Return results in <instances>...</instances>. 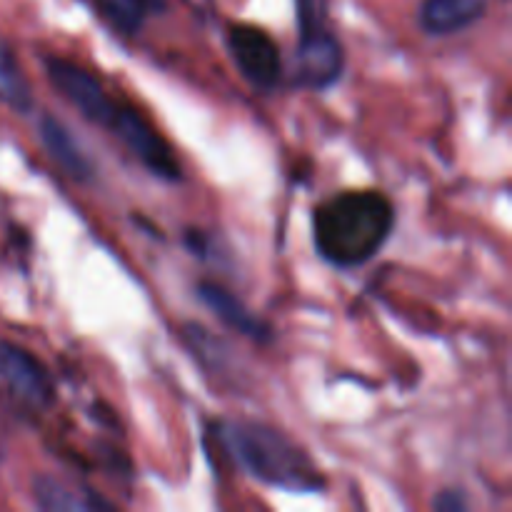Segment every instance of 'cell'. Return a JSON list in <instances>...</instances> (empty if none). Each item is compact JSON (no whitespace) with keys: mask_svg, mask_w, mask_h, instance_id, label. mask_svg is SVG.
<instances>
[{"mask_svg":"<svg viewBox=\"0 0 512 512\" xmlns=\"http://www.w3.org/2000/svg\"><path fill=\"white\" fill-rule=\"evenodd\" d=\"M38 133L45 153L50 155V160H53L68 178L80 180V183L93 178V163H90V158L85 155V150L80 148L78 140L73 138V133H70L58 118L43 115L38 123Z\"/></svg>","mask_w":512,"mask_h":512,"instance_id":"obj_8","label":"cell"},{"mask_svg":"<svg viewBox=\"0 0 512 512\" xmlns=\"http://www.w3.org/2000/svg\"><path fill=\"white\" fill-rule=\"evenodd\" d=\"M230 55L253 88L270 93L283 78V55L278 43L255 25H233L228 35Z\"/></svg>","mask_w":512,"mask_h":512,"instance_id":"obj_5","label":"cell"},{"mask_svg":"<svg viewBox=\"0 0 512 512\" xmlns=\"http://www.w3.org/2000/svg\"><path fill=\"white\" fill-rule=\"evenodd\" d=\"M433 508L440 510V512H453V510L458 512V510L468 508V503H465L463 495H460V493H450V490H445V493H440L438 498H435Z\"/></svg>","mask_w":512,"mask_h":512,"instance_id":"obj_15","label":"cell"},{"mask_svg":"<svg viewBox=\"0 0 512 512\" xmlns=\"http://www.w3.org/2000/svg\"><path fill=\"white\" fill-rule=\"evenodd\" d=\"M488 10V0H423L420 25L428 35H455L478 23Z\"/></svg>","mask_w":512,"mask_h":512,"instance_id":"obj_10","label":"cell"},{"mask_svg":"<svg viewBox=\"0 0 512 512\" xmlns=\"http://www.w3.org/2000/svg\"><path fill=\"white\" fill-rule=\"evenodd\" d=\"M345 68V53L340 40L328 28L300 35L295 80L305 88H328Z\"/></svg>","mask_w":512,"mask_h":512,"instance_id":"obj_7","label":"cell"},{"mask_svg":"<svg viewBox=\"0 0 512 512\" xmlns=\"http://www.w3.org/2000/svg\"><path fill=\"white\" fill-rule=\"evenodd\" d=\"M395 225L393 203L378 190H343L313 213L318 253L338 268L368 263L388 243Z\"/></svg>","mask_w":512,"mask_h":512,"instance_id":"obj_1","label":"cell"},{"mask_svg":"<svg viewBox=\"0 0 512 512\" xmlns=\"http://www.w3.org/2000/svg\"><path fill=\"white\" fill-rule=\"evenodd\" d=\"M198 298L223 320L228 328L238 330L240 335H248L253 340H270V328L263 320L255 318L240 298H235L230 290L220 288L218 283H200Z\"/></svg>","mask_w":512,"mask_h":512,"instance_id":"obj_11","label":"cell"},{"mask_svg":"<svg viewBox=\"0 0 512 512\" xmlns=\"http://www.w3.org/2000/svg\"><path fill=\"white\" fill-rule=\"evenodd\" d=\"M100 15L125 35L143 28L145 18L168 8V0H95Z\"/></svg>","mask_w":512,"mask_h":512,"instance_id":"obj_12","label":"cell"},{"mask_svg":"<svg viewBox=\"0 0 512 512\" xmlns=\"http://www.w3.org/2000/svg\"><path fill=\"white\" fill-rule=\"evenodd\" d=\"M45 75H48V80L53 83V88L58 90V93L63 95L85 120L100 125V128H108L118 103L110 98L108 90H105L103 83L98 80V75L90 73L83 65L65 58L45 60Z\"/></svg>","mask_w":512,"mask_h":512,"instance_id":"obj_3","label":"cell"},{"mask_svg":"<svg viewBox=\"0 0 512 512\" xmlns=\"http://www.w3.org/2000/svg\"><path fill=\"white\" fill-rule=\"evenodd\" d=\"M0 460H3V450H0Z\"/></svg>","mask_w":512,"mask_h":512,"instance_id":"obj_16","label":"cell"},{"mask_svg":"<svg viewBox=\"0 0 512 512\" xmlns=\"http://www.w3.org/2000/svg\"><path fill=\"white\" fill-rule=\"evenodd\" d=\"M33 498L40 510L48 512H100L113 510L108 500L100 498L98 493L80 488V485L63 483L53 475H38L33 480Z\"/></svg>","mask_w":512,"mask_h":512,"instance_id":"obj_9","label":"cell"},{"mask_svg":"<svg viewBox=\"0 0 512 512\" xmlns=\"http://www.w3.org/2000/svg\"><path fill=\"white\" fill-rule=\"evenodd\" d=\"M328 0H298L300 35L328 28Z\"/></svg>","mask_w":512,"mask_h":512,"instance_id":"obj_14","label":"cell"},{"mask_svg":"<svg viewBox=\"0 0 512 512\" xmlns=\"http://www.w3.org/2000/svg\"><path fill=\"white\" fill-rule=\"evenodd\" d=\"M108 130L113 135H118L120 143H123L125 148L150 170V173L158 175V178L163 180H180V165L173 148L165 143L163 135H160L138 110L128 108V105H118Z\"/></svg>","mask_w":512,"mask_h":512,"instance_id":"obj_4","label":"cell"},{"mask_svg":"<svg viewBox=\"0 0 512 512\" xmlns=\"http://www.w3.org/2000/svg\"><path fill=\"white\" fill-rule=\"evenodd\" d=\"M0 100L18 113H28L33 108V93H30L28 80L3 38H0Z\"/></svg>","mask_w":512,"mask_h":512,"instance_id":"obj_13","label":"cell"},{"mask_svg":"<svg viewBox=\"0 0 512 512\" xmlns=\"http://www.w3.org/2000/svg\"><path fill=\"white\" fill-rule=\"evenodd\" d=\"M218 438L223 440L230 458L260 483L288 493L323 490L325 480L318 465L303 448L270 425L255 420H225L218 425Z\"/></svg>","mask_w":512,"mask_h":512,"instance_id":"obj_2","label":"cell"},{"mask_svg":"<svg viewBox=\"0 0 512 512\" xmlns=\"http://www.w3.org/2000/svg\"><path fill=\"white\" fill-rule=\"evenodd\" d=\"M0 383L30 408H48L55 385L48 368L20 345L0 340Z\"/></svg>","mask_w":512,"mask_h":512,"instance_id":"obj_6","label":"cell"}]
</instances>
